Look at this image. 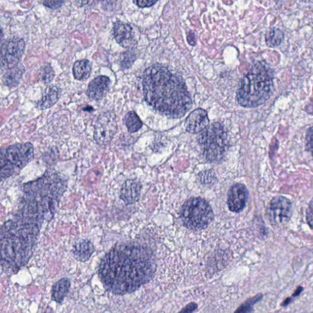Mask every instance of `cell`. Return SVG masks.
<instances>
[{"label": "cell", "instance_id": "cell-1", "mask_svg": "<svg viewBox=\"0 0 313 313\" xmlns=\"http://www.w3.org/2000/svg\"><path fill=\"white\" fill-rule=\"evenodd\" d=\"M67 181L53 170L23 185L19 209L0 227V265L8 273H16L34 254L42 227L53 218Z\"/></svg>", "mask_w": 313, "mask_h": 313}, {"label": "cell", "instance_id": "cell-2", "mask_svg": "<svg viewBox=\"0 0 313 313\" xmlns=\"http://www.w3.org/2000/svg\"><path fill=\"white\" fill-rule=\"evenodd\" d=\"M156 270L155 258L151 251L129 242L114 246L104 256L98 274L108 293L123 296L148 284Z\"/></svg>", "mask_w": 313, "mask_h": 313}, {"label": "cell", "instance_id": "cell-3", "mask_svg": "<svg viewBox=\"0 0 313 313\" xmlns=\"http://www.w3.org/2000/svg\"><path fill=\"white\" fill-rule=\"evenodd\" d=\"M143 89L146 104L168 118H181L192 108V99L184 80L161 65H152L144 71Z\"/></svg>", "mask_w": 313, "mask_h": 313}, {"label": "cell", "instance_id": "cell-4", "mask_svg": "<svg viewBox=\"0 0 313 313\" xmlns=\"http://www.w3.org/2000/svg\"><path fill=\"white\" fill-rule=\"evenodd\" d=\"M273 89V76L270 69L258 62L240 81L237 100L243 107H257L269 100Z\"/></svg>", "mask_w": 313, "mask_h": 313}, {"label": "cell", "instance_id": "cell-5", "mask_svg": "<svg viewBox=\"0 0 313 313\" xmlns=\"http://www.w3.org/2000/svg\"><path fill=\"white\" fill-rule=\"evenodd\" d=\"M31 143L14 144L0 148V182L19 173L34 158Z\"/></svg>", "mask_w": 313, "mask_h": 313}, {"label": "cell", "instance_id": "cell-6", "mask_svg": "<svg viewBox=\"0 0 313 313\" xmlns=\"http://www.w3.org/2000/svg\"><path fill=\"white\" fill-rule=\"evenodd\" d=\"M180 218L183 225L188 230L198 231L205 230L209 227L214 218V213L206 200L200 197H193L183 204Z\"/></svg>", "mask_w": 313, "mask_h": 313}, {"label": "cell", "instance_id": "cell-7", "mask_svg": "<svg viewBox=\"0 0 313 313\" xmlns=\"http://www.w3.org/2000/svg\"><path fill=\"white\" fill-rule=\"evenodd\" d=\"M198 143L207 161H218L227 151L228 143L227 132L221 123L213 122L201 132L198 137Z\"/></svg>", "mask_w": 313, "mask_h": 313}, {"label": "cell", "instance_id": "cell-8", "mask_svg": "<svg viewBox=\"0 0 313 313\" xmlns=\"http://www.w3.org/2000/svg\"><path fill=\"white\" fill-rule=\"evenodd\" d=\"M22 39L13 38L0 44V69L8 70L19 65L25 52Z\"/></svg>", "mask_w": 313, "mask_h": 313}, {"label": "cell", "instance_id": "cell-9", "mask_svg": "<svg viewBox=\"0 0 313 313\" xmlns=\"http://www.w3.org/2000/svg\"><path fill=\"white\" fill-rule=\"evenodd\" d=\"M117 130L115 114L110 111L102 113L96 122L94 138L100 145H107L113 139Z\"/></svg>", "mask_w": 313, "mask_h": 313}, {"label": "cell", "instance_id": "cell-10", "mask_svg": "<svg viewBox=\"0 0 313 313\" xmlns=\"http://www.w3.org/2000/svg\"><path fill=\"white\" fill-rule=\"evenodd\" d=\"M268 214L273 225L281 226L287 224L293 214V203L288 198L278 196L271 201Z\"/></svg>", "mask_w": 313, "mask_h": 313}, {"label": "cell", "instance_id": "cell-11", "mask_svg": "<svg viewBox=\"0 0 313 313\" xmlns=\"http://www.w3.org/2000/svg\"><path fill=\"white\" fill-rule=\"evenodd\" d=\"M248 198L249 192L246 186L242 183H236L228 192L227 203L229 209L235 213L242 211Z\"/></svg>", "mask_w": 313, "mask_h": 313}, {"label": "cell", "instance_id": "cell-12", "mask_svg": "<svg viewBox=\"0 0 313 313\" xmlns=\"http://www.w3.org/2000/svg\"><path fill=\"white\" fill-rule=\"evenodd\" d=\"M209 124L207 111L202 108H197L190 113L185 122L186 132L192 134L200 133Z\"/></svg>", "mask_w": 313, "mask_h": 313}, {"label": "cell", "instance_id": "cell-13", "mask_svg": "<svg viewBox=\"0 0 313 313\" xmlns=\"http://www.w3.org/2000/svg\"><path fill=\"white\" fill-rule=\"evenodd\" d=\"M142 184L139 180L128 179L123 183L120 191V198L126 206L131 205L140 200Z\"/></svg>", "mask_w": 313, "mask_h": 313}, {"label": "cell", "instance_id": "cell-14", "mask_svg": "<svg viewBox=\"0 0 313 313\" xmlns=\"http://www.w3.org/2000/svg\"><path fill=\"white\" fill-rule=\"evenodd\" d=\"M111 80L109 77L100 75L89 83L86 95L92 101H101L109 91Z\"/></svg>", "mask_w": 313, "mask_h": 313}, {"label": "cell", "instance_id": "cell-15", "mask_svg": "<svg viewBox=\"0 0 313 313\" xmlns=\"http://www.w3.org/2000/svg\"><path fill=\"white\" fill-rule=\"evenodd\" d=\"M114 36L117 43L124 48L131 46L133 41V29L128 24L117 22L114 26Z\"/></svg>", "mask_w": 313, "mask_h": 313}, {"label": "cell", "instance_id": "cell-16", "mask_svg": "<svg viewBox=\"0 0 313 313\" xmlns=\"http://www.w3.org/2000/svg\"><path fill=\"white\" fill-rule=\"evenodd\" d=\"M61 96V89L59 86L50 85L44 90L43 96L38 102L36 107L41 110L52 107L59 100Z\"/></svg>", "mask_w": 313, "mask_h": 313}, {"label": "cell", "instance_id": "cell-17", "mask_svg": "<svg viewBox=\"0 0 313 313\" xmlns=\"http://www.w3.org/2000/svg\"><path fill=\"white\" fill-rule=\"evenodd\" d=\"M95 251V246L90 240L81 239L75 242L72 249V254L75 260L84 263L91 258Z\"/></svg>", "mask_w": 313, "mask_h": 313}, {"label": "cell", "instance_id": "cell-18", "mask_svg": "<svg viewBox=\"0 0 313 313\" xmlns=\"http://www.w3.org/2000/svg\"><path fill=\"white\" fill-rule=\"evenodd\" d=\"M71 286V279L68 278H62L53 285L52 289V299L59 304L64 302L65 298L68 296Z\"/></svg>", "mask_w": 313, "mask_h": 313}, {"label": "cell", "instance_id": "cell-19", "mask_svg": "<svg viewBox=\"0 0 313 313\" xmlns=\"http://www.w3.org/2000/svg\"><path fill=\"white\" fill-rule=\"evenodd\" d=\"M72 71L75 79L78 81L86 80L91 74V63L88 59L79 60L74 63Z\"/></svg>", "mask_w": 313, "mask_h": 313}, {"label": "cell", "instance_id": "cell-20", "mask_svg": "<svg viewBox=\"0 0 313 313\" xmlns=\"http://www.w3.org/2000/svg\"><path fill=\"white\" fill-rule=\"evenodd\" d=\"M23 69L19 66L8 69L4 75V83L6 86L13 88L19 84L23 74Z\"/></svg>", "mask_w": 313, "mask_h": 313}, {"label": "cell", "instance_id": "cell-21", "mask_svg": "<svg viewBox=\"0 0 313 313\" xmlns=\"http://www.w3.org/2000/svg\"><path fill=\"white\" fill-rule=\"evenodd\" d=\"M124 121L126 127L131 133L138 132L143 126L142 121L134 111H129L126 114Z\"/></svg>", "mask_w": 313, "mask_h": 313}, {"label": "cell", "instance_id": "cell-22", "mask_svg": "<svg viewBox=\"0 0 313 313\" xmlns=\"http://www.w3.org/2000/svg\"><path fill=\"white\" fill-rule=\"evenodd\" d=\"M284 39V32L277 28H271L266 35V42L267 46L276 47L279 46Z\"/></svg>", "mask_w": 313, "mask_h": 313}, {"label": "cell", "instance_id": "cell-23", "mask_svg": "<svg viewBox=\"0 0 313 313\" xmlns=\"http://www.w3.org/2000/svg\"><path fill=\"white\" fill-rule=\"evenodd\" d=\"M137 59V54L134 50H129L121 54L120 56L119 63L123 70L132 67Z\"/></svg>", "mask_w": 313, "mask_h": 313}, {"label": "cell", "instance_id": "cell-24", "mask_svg": "<svg viewBox=\"0 0 313 313\" xmlns=\"http://www.w3.org/2000/svg\"><path fill=\"white\" fill-rule=\"evenodd\" d=\"M55 71L49 65H45L39 70V80L44 84H49L55 77Z\"/></svg>", "mask_w": 313, "mask_h": 313}, {"label": "cell", "instance_id": "cell-25", "mask_svg": "<svg viewBox=\"0 0 313 313\" xmlns=\"http://www.w3.org/2000/svg\"><path fill=\"white\" fill-rule=\"evenodd\" d=\"M65 1V0H41L42 4L45 7L52 9V10H56L61 7Z\"/></svg>", "mask_w": 313, "mask_h": 313}, {"label": "cell", "instance_id": "cell-26", "mask_svg": "<svg viewBox=\"0 0 313 313\" xmlns=\"http://www.w3.org/2000/svg\"><path fill=\"white\" fill-rule=\"evenodd\" d=\"M158 1V0H134V3L138 7L143 8L152 7Z\"/></svg>", "mask_w": 313, "mask_h": 313}, {"label": "cell", "instance_id": "cell-27", "mask_svg": "<svg viewBox=\"0 0 313 313\" xmlns=\"http://www.w3.org/2000/svg\"><path fill=\"white\" fill-rule=\"evenodd\" d=\"M312 128H310L306 135V149L311 151L312 150Z\"/></svg>", "mask_w": 313, "mask_h": 313}, {"label": "cell", "instance_id": "cell-28", "mask_svg": "<svg viewBox=\"0 0 313 313\" xmlns=\"http://www.w3.org/2000/svg\"><path fill=\"white\" fill-rule=\"evenodd\" d=\"M307 221H308L310 228H312V201L310 202V205L307 210Z\"/></svg>", "mask_w": 313, "mask_h": 313}, {"label": "cell", "instance_id": "cell-29", "mask_svg": "<svg viewBox=\"0 0 313 313\" xmlns=\"http://www.w3.org/2000/svg\"><path fill=\"white\" fill-rule=\"evenodd\" d=\"M197 308V304L194 303H192L189 304V305H186L184 308H183L181 311L182 312H191L194 311Z\"/></svg>", "mask_w": 313, "mask_h": 313}, {"label": "cell", "instance_id": "cell-30", "mask_svg": "<svg viewBox=\"0 0 313 313\" xmlns=\"http://www.w3.org/2000/svg\"><path fill=\"white\" fill-rule=\"evenodd\" d=\"M187 41L190 45L192 46H195L196 44V36L194 33L190 32L187 35Z\"/></svg>", "mask_w": 313, "mask_h": 313}, {"label": "cell", "instance_id": "cell-31", "mask_svg": "<svg viewBox=\"0 0 313 313\" xmlns=\"http://www.w3.org/2000/svg\"><path fill=\"white\" fill-rule=\"evenodd\" d=\"M3 36H4V34H3L2 29L1 28V27H0V44H1L2 43Z\"/></svg>", "mask_w": 313, "mask_h": 313}]
</instances>
